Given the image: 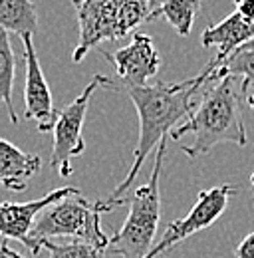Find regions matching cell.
Instances as JSON below:
<instances>
[{"instance_id":"cell-21","label":"cell","mask_w":254,"mask_h":258,"mask_svg":"<svg viewBox=\"0 0 254 258\" xmlns=\"http://www.w3.org/2000/svg\"><path fill=\"white\" fill-rule=\"evenodd\" d=\"M246 103H248V107H250V109L254 111V90L250 92V94H248V96H246Z\"/></svg>"},{"instance_id":"cell-23","label":"cell","mask_w":254,"mask_h":258,"mask_svg":"<svg viewBox=\"0 0 254 258\" xmlns=\"http://www.w3.org/2000/svg\"><path fill=\"white\" fill-rule=\"evenodd\" d=\"M250 185H252V189H254V173L250 175Z\"/></svg>"},{"instance_id":"cell-3","label":"cell","mask_w":254,"mask_h":258,"mask_svg":"<svg viewBox=\"0 0 254 258\" xmlns=\"http://www.w3.org/2000/svg\"><path fill=\"white\" fill-rule=\"evenodd\" d=\"M80 38L72 60L80 64L92 48L125 38L149 20V0H72Z\"/></svg>"},{"instance_id":"cell-20","label":"cell","mask_w":254,"mask_h":258,"mask_svg":"<svg viewBox=\"0 0 254 258\" xmlns=\"http://www.w3.org/2000/svg\"><path fill=\"white\" fill-rule=\"evenodd\" d=\"M0 258H24L20 252H16L14 248H10L8 242H2L0 244Z\"/></svg>"},{"instance_id":"cell-5","label":"cell","mask_w":254,"mask_h":258,"mask_svg":"<svg viewBox=\"0 0 254 258\" xmlns=\"http://www.w3.org/2000/svg\"><path fill=\"white\" fill-rule=\"evenodd\" d=\"M167 139L159 143L151 177L131 197H127L129 213L123 226L109 238V248L119 258H143L153 248V238L157 234L161 221V191L159 177L163 169V157L167 149Z\"/></svg>"},{"instance_id":"cell-1","label":"cell","mask_w":254,"mask_h":258,"mask_svg":"<svg viewBox=\"0 0 254 258\" xmlns=\"http://www.w3.org/2000/svg\"><path fill=\"white\" fill-rule=\"evenodd\" d=\"M207 80L209 74L203 70L199 76L179 84L155 82L143 88L123 90L133 101L139 115V139L133 151V163L127 171L125 179H121L115 191L109 195V203H127V189L133 185L143 163L147 161L151 151L159 147V143L169 137L173 129L181 125L183 119H189L193 113V96L207 84Z\"/></svg>"},{"instance_id":"cell-8","label":"cell","mask_w":254,"mask_h":258,"mask_svg":"<svg viewBox=\"0 0 254 258\" xmlns=\"http://www.w3.org/2000/svg\"><path fill=\"white\" fill-rule=\"evenodd\" d=\"M101 54L115 66L117 82L111 84V90L123 92L129 88H143L149 86V80L157 76L161 68V56L151 40V36L137 32L133 40L119 48L117 52L109 54L101 50Z\"/></svg>"},{"instance_id":"cell-4","label":"cell","mask_w":254,"mask_h":258,"mask_svg":"<svg viewBox=\"0 0 254 258\" xmlns=\"http://www.w3.org/2000/svg\"><path fill=\"white\" fill-rule=\"evenodd\" d=\"M115 203L88 201L82 195H72L60 203L48 207L36 221L30 232L32 254L36 256L42 250V240L52 236H72L74 240L90 242L99 248L109 246V236L101 228V215L109 213Z\"/></svg>"},{"instance_id":"cell-14","label":"cell","mask_w":254,"mask_h":258,"mask_svg":"<svg viewBox=\"0 0 254 258\" xmlns=\"http://www.w3.org/2000/svg\"><path fill=\"white\" fill-rule=\"evenodd\" d=\"M0 28L18 36H34L38 30V12L32 0H0Z\"/></svg>"},{"instance_id":"cell-22","label":"cell","mask_w":254,"mask_h":258,"mask_svg":"<svg viewBox=\"0 0 254 258\" xmlns=\"http://www.w3.org/2000/svg\"><path fill=\"white\" fill-rule=\"evenodd\" d=\"M242 48H254V38L250 40V42H246V44H244ZM238 50H240V48H238Z\"/></svg>"},{"instance_id":"cell-13","label":"cell","mask_w":254,"mask_h":258,"mask_svg":"<svg viewBox=\"0 0 254 258\" xmlns=\"http://www.w3.org/2000/svg\"><path fill=\"white\" fill-rule=\"evenodd\" d=\"M203 0H149V20L165 18L179 36H189Z\"/></svg>"},{"instance_id":"cell-12","label":"cell","mask_w":254,"mask_h":258,"mask_svg":"<svg viewBox=\"0 0 254 258\" xmlns=\"http://www.w3.org/2000/svg\"><path fill=\"white\" fill-rule=\"evenodd\" d=\"M40 169L42 157L38 153H26L0 137V187L12 193H24Z\"/></svg>"},{"instance_id":"cell-17","label":"cell","mask_w":254,"mask_h":258,"mask_svg":"<svg viewBox=\"0 0 254 258\" xmlns=\"http://www.w3.org/2000/svg\"><path fill=\"white\" fill-rule=\"evenodd\" d=\"M42 248L48 250V258H103V248L94 246L90 242L74 240V242H52V240H42Z\"/></svg>"},{"instance_id":"cell-16","label":"cell","mask_w":254,"mask_h":258,"mask_svg":"<svg viewBox=\"0 0 254 258\" xmlns=\"http://www.w3.org/2000/svg\"><path fill=\"white\" fill-rule=\"evenodd\" d=\"M16 58L10 46V38L4 28H0V103L8 107V115L12 123H18V115L12 103V86H14Z\"/></svg>"},{"instance_id":"cell-6","label":"cell","mask_w":254,"mask_h":258,"mask_svg":"<svg viewBox=\"0 0 254 258\" xmlns=\"http://www.w3.org/2000/svg\"><path fill=\"white\" fill-rule=\"evenodd\" d=\"M113 80L107 76L95 74L94 80L86 86V90L76 97L70 105H66L58 113L56 125H54V147H52V159L50 165L60 177H70L72 175V159L82 155L86 151V141H84V121L86 113L90 107V99L99 86L111 88Z\"/></svg>"},{"instance_id":"cell-2","label":"cell","mask_w":254,"mask_h":258,"mask_svg":"<svg viewBox=\"0 0 254 258\" xmlns=\"http://www.w3.org/2000/svg\"><path fill=\"white\" fill-rule=\"evenodd\" d=\"M240 80L226 76L213 82L203 94L201 103L190 113V117L169 133V139L179 141L183 135H193V143L183 145V153L195 159L207 155L221 143H234L238 147L246 145V127L240 111Z\"/></svg>"},{"instance_id":"cell-9","label":"cell","mask_w":254,"mask_h":258,"mask_svg":"<svg viewBox=\"0 0 254 258\" xmlns=\"http://www.w3.org/2000/svg\"><path fill=\"white\" fill-rule=\"evenodd\" d=\"M24 44V60H26V86H24V117L38 123V131H52L58 119V111L54 107V99L42 66L38 60L32 36H20Z\"/></svg>"},{"instance_id":"cell-18","label":"cell","mask_w":254,"mask_h":258,"mask_svg":"<svg viewBox=\"0 0 254 258\" xmlns=\"http://www.w3.org/2000/svg\"><path fill=\"white\" fill-rule=\"evenodd\" d=\"M234 12L242 16L246 22L254 24V0H234Z\"/></svg>"},{"instance_id":"cell-7","label":"cell","mask_w":254,"mask_h":258,"mask_svg":"<svg viewBox=\"0 0 254 258\" xmlns=\"http://www.w3.org/2000/svg\"><path fill=\"white\" fill-rule=\"evenodd\" d=\"M236 193H238V189L234 185H219V187L201 191L197 197L195 207L189 211V215L179 219V221H173L171 225H167L163 236L159 238V242H155L153 248L143 258L161 256V254L169 252L171 248H175L185 238H189L193 234L215 225L222 217V213L226 211L230 199Z\"/></svg>"},{"instance_id":"cell-10","label":"cell","mask_w":254,"mask_h":258,"mask_svg":"<svg viewBox=\"0 0 254 258\" xmlns=\"http://www.w3.org/2000/svg\"><path fill=\"white\" fill-rule=\"evenodd\" d=\"M72 195L82 193L76 187H62L30 203H2L0 201V236L22 242L32 252L30 232L38 221V215H42L48 207L60 203Z\"/></svg>"},{"instance_id":"cell-19","label":"cell","mask_w":254,"mask_h":258,"mask_svg":"<svg viewBox=\"0 0 254 258\" xmlns=\"http://www.w3.org/2000/svg\"><path fill=\"white\" fill-rule=\"evenodd\" d=\"M236 258H254V232H250L234 250Z\"/></svg>"},{"instance_id":"cell-15","label":"cell","mask_w":254,"mask_h":258,"mask_svg":"<svg viewBox=\"0 0 254 258\" xmlns=\"http://www.w3.org/2000/svg\"><path fill=\"white\" fill-rule=\"evenodd\" d=\"M226 76H234L240 80L242 96H248L254 90V48H240L236 50L217 72H213L207 84L219 82Z\"/></svg>"},{"instance_id":"cell-11","label":"cell","mask_w":254,"mask_h":258,"mask_svg":"<svg viewBox=\"0 0 254 258\" xmlns=\"http://www.w3.org/2000/svg\"><path fill=\"white\" fill-rule=\"evenodd\" d=\"M252 38H254V24L246 22L236 12H232L230 16H226L219 24H211L203 32V36H201V44L205 48H217L215 58L205 66V70L209 72V76L213 72H217L219 68H222V64L238 48H242Z\"/></svg>"}]
</instances>
